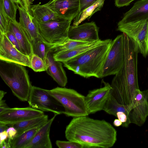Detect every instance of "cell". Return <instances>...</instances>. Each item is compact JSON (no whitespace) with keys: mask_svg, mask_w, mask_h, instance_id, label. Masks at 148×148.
Instances as JSON below:
<instances>
[{"mask_svg":"<svg viewBox=\"0 0 148 148\" xmlns=\"http://www.w3.org/2000/svg\"><path fill=\"white\" fill-rule=\"evenodd\" d=\"M65 134L68 140L80 144L84 148H109L117 140V131L110 123L87 116L73 118Z\"/></svg>","mask_w":148,"mask_h":148,"instance_id":"obj_1","label":"cell"},{"mask_svg":"<svg viewBox=\"0 0 148 148\" xmlns=\"http://www.w3.org/2000/svg\"><path fill=\"white\" fill-rule=\"evenodd\" d=\"M124 38V61L120 71L113 79L111 94L120 104L130 105L133 102L139 90L138 77L137 45L126 34Z\"/></svg>","mask_w":148,"mask_h":148,"instance_id":"obj_2","label":"cell"},{"mask_svg":"<svg viewBox=\"0 0 148 148\" xmlns=\"http://www.w3.org/2000/svg\"><path fill=\"white\" fill-rule=\"evenodd\" d=\"M112 41L105 40L99 45L62 62L64 66L84 78H102L103 68Z\"/></svg>","mask_w":148,"mask_h":148,"instance_id":"obj_3","label":"cell"},{"mask_svg":"<svg viewBox=\"0 0 148 148\" xmlns=\"http://www.w3.org/2000/svg\"><path fill=\"white\" fill-rule=\"evenodd\" d=\"M25 66L0 60V75L13 95L27 101L32 86Z\"/></svg>","mask_w":148,"mask_h":148,"instance_id":"obj_4","label":"cell"},{"mask_svg":"<svg viewBox=\"0 0 148 148\" xmlns=\"http://www.w3.org/2000/svg\"><path fill=\"white\" fill-rule=\"evenodd\" d=\"M47 91L62 106L64 109L63 114L66 116L74 118L89 114L85 96L75 90L57 87Z\"/></svg>","mask_w":148,"mask_h":148,"instance_id":"obj_5","label":"cell"},{"mask_svg":"<svg viewBox=\"0 0 148 148\" xmlns=\"http://www.w3.org/2000/svg\"><path fill=\"white\" fill-rule=\"evenodd\" d=\"M40 34L45 42L51 47L64 43L69 39L71 21L58 18L42 23L37 21Z\"/></svg>","mask_w":148,"mask_h":148,"instance_id":"obj_6","label":"cell"},{"mask_svg":"<svg viewBox=\"0 0 148 148\" xmlns=\"http://www.w3.org/2000/svg\"><path fill=\"white\" fill-rule=\"evenodd\" d=\"M116 30L126 34L137 45L139 52L148 56V19L125 23H118Z\"/></svg>","mask_w":148,"mask_h":148,"instance_id":"obj_7","label":"cell"},{"mask_svg":"<svg viewBox=\"0 0 148 148\" xmlns=\"http://www.w3.org/2000/svg\"><path fill=\"white\" fill-rule=\"evenodd\" d=\"M27 102L30 107L43 112H51L57 115L63 114L62 106L47 92L34 86L31 88Z\"/></svg>","mask_w":148,"mask_h":148,"instance_id":"obj_8","label":"cell"},{"mask_svg":"<svg viewBox=\"0 0 148 148\" xmlns=\"http://www.w3.org/2000/svg\"><path fill=\"white\" fill-rule=\"evenodd\" d=\"M124 61L123 34L112 41L103 68L102 78L115 75L121 69Z\"/></svg>","mask_w":148,"mask_h":148,"instance_id":"obj_9","label":"cell"},{"mask_svg":"<svg viewBox=\"0 0 148 148\" xmlns=\"http://www.w3.org/2000/svg\"><path fill=\"white\" fill-rule=\"evenodd\" d=\"M148 90L137 92L128 118L130 123L141 126L148 117Z\"/></svg>","mask_w":148,"mask_h":148,"instance_id":"obj_10","label":"cell"},{"mask_svg":"<svg viewBox=\"0 0 148 148\" xmlns=\"http://www.w3.org/2000/svg\"><path fill=\"white\" fill-rule=\"evenodd\" d=\"M0 60L30 67V58L19 51L5 34H0Z\"/></svg>","mask_w":148,"mask_h":148,"instance_id":"obj_11","label":"cell"},{"mask_svg":"<svg viewBox=\"0 0 148 148\" xmlns=\"http://www.w3.org/2000/svg\"><path fill=\"white\" fill-rule=\"evenodd\" d=\"M103 87L89 90L85 96L86 105L89 114L103 110L111 93L112 87L108 83L103 81Z\"/></svg>","mask_w":148,"mask_h":148,"instance_id":"obj_12","label":"cell"},{"mask_svg":"<svg viewBox=\"0 0 148 148\" xmlns=\"http://www.w3.org/2000/svg\"><path fill=\"white\" fill-rule=\"evenodd\" d=\"M44 114L43 112L30 107L12 108L9 107L0 113V122L9 125Z\"/></svg>","mask_w":148,"mask_h":148,"instance_id":"obj_13","label":"cell"},{"mask_svg":"<svg viewBox=\"0 0 148 148\" xmlns=\"http://www.w3.org/2000/svg\"><path fill=\"white\" fill-rule=\"evenodd\" d=\"M99 27L92 21L77 26H71L68 32L69 39L87 43L100 40L99 35Z\"/></svg>","mask_w":148,"mask_h":148,"instance_id":"obj_14","label":"cell"},{"mask_svg":"<svg viewBox=\"0 0 148 148\" xmlns=\"http://www.w3.org/2000/svg\"><path fill=\"white\" fill-rule=\"evenodd\" d=\"M45 4L60 18L71 21L79 12V0H51Z\"/></svg>","mask_w":148,"mask_h":148,"instance_id":"obj_15","label":"cell"},{"mask_svg":"<svg viewBox=\"0 0 148 148\" xmlns=\"http://www.w3.org/2000/svg\"><path fill=\"white\" fill-rule=\"evenodd\" d=\"M16 5L20 15L19 22L25 31L32 45L40 40L44 41L40 34L37 20L23 7Z\"/></svg>","mask_w":148,"mask_h":148,"instance_id":"obj_16","label":"cell"},{"mask_svg":"<svg viewBox=\"0 0 148 148\" xmlns=\"http://www.w3.org/2000/svg\"><path fill=\"white\" fill-rule=\"evenodd\" d=\"M57 114L54 116L43 124L37 131L31 141L25 148H52L50 138L51 124Z\"/></svg>","mask_w":148,"mask_h":148,"instance_id":"obj_17","label":"cell"},{"mask_svg":"<svg viewBox=\"0 0 148 148\" xmlns=\"http://www.w3.org/2000/svg\"><path fill=\"white\" fill-rule=\"evenodd\" d=\"M54 53L51 49L47 54L46 62L48 68L46 71L59 85L64 87L68 82L66 73L61 62L54 60Z\"/></svg>","mask_w":148,"mask_h":148,"instance_id":"obj_18","label":"cell"},{"mask_svg":"<svg viewBox=\"0 0 148 148\" xmlns=\"http://www.w3.org/2000/svg\"><path fill=\"white\" fill-rule=\"evenodd\" d=\"M148 19V0H140L125 13L118 23H125Z\"/></svg>","mask_w":148,"mask_h":148,"instance_id":"obj_19","label":"cell"},{"mask_svg":"<svg viewBox=\"0 0 148 148\" xmlns=\"http://www.w3.org/2000/svg\"><path fill=\"white\" fill-rule=\"evenodd\" d=\"M8 31L12 32L18 40L22 53L31 59L33 54L32 44L19 22L10 20Z\"/></svg>","mask_w":148,"mask_h":148,"instance_id":"obj_20","label":"cell"},{"mask_svg":"<svg viewBox=\"0 0 148 148\" xmlns=\"http://www.w3.org/2000/svg\"><path fill=\"white\" fill-rule=\"evenodd\" d=\"M104 41L105 40H100L99 41L89 43L71 50L57 53L54 52L53 58L55 60L62 63L99 45Z\"/></svg>","mask_w":148,"mask_h":148,"instance_id":"obj_21","label":"cell"},{"mask_svg":"<svg viewBox=\"0 0 148 148\" xmlns=\"http://www.w3.org/2000/svg\"><path fill=\"white\" fill-rule=\"evenodd\" d=\"M40 3L30 5V10L33 16L38 21L45 23L60 18L57 14L46 4L40 5Z\"/></svg>","mask_w":148,"mask_h":148,"instance_id":"obj_22","label":"cell"},{"mask_svg":"<svg viewBox=\"0 0 148 148\" xmlns=\"http://www.w3.org/2000/svg\"><path fill=\"white\" fill-rule=\"evenodd\" d=\"M48 120V116L44 114L41 116L8 125L14 127L17 130V135H18L25 131L46 123Z\"/></svg>","mask_w":148,"mask_h":148,"instance_id":"obj_23","label":"cell"},{"mask_svg":"<svg viewBox=\"0 0 148 148\" xmlns=\"http://www.w3.org/2000/svg\"><path fill=\"white\" fill-rule=\"evenodd\" d=\"M43 124L27 130L17 135L11 141V148H25L26 145L31 141L37 131Z\"/></svg>","mask_w":148,"mask_h":148,"instance_id":"obj_24","label":"cell"},{"mask_svg":"<svg viewBox=\"0 0 148 148\" xmlns=\"http://www.w3.org/2000/svg\"><path fill=\"white\" fill-rule=\"evenodd\" d=\"M131 108V104L125 105L119 103L111 93L104 106L103 110L107 113L115 116L116 113L118 112H123L128 116Z\"/></svg>","mask_w":148,"mask_h":148,"instance_id":"obj_25","label":"cell"},{"mask_svg":"<svg viewBox=\"0 0 148 148\" xmlns=\"http://www.w3.org/2000/svg\"><path fill=\"white\" fill-rule=\"evenodd\" d=\"M105 0H98L84 10L76 18L74 19L73 26H77L86 19L89 20L97 12L103 7Z\"/></svg>","mask_w":148,"mask_h":148,"instance_id":"obj_26","label":"cell"},{"mask_svg":"<svg viewBox=\"0 0 148 148\" xmlns=\"http://www.w3.org/2000/svg\"><path fill=\"white\" fill-rule=\"evenodd\" d=\"M89 43H90L69 39L67 41L64 43L51 47V49L53 50L54 53L59 52L71 50Z\"/></svg>","mask_w":148,"mask_h":148,"instance_id":"obj_27","label":"cell"},{"mask_svg":"<svg viewBox=\"0 0 148 148\" xmlns=\"http://www.w3.org/2000/svg\"><path fill=\"white\" fill-rule=\"evenodd\" d=\"M33 54L38 56L46 62L47 54L51 50V46L40 40L34 43L32 45Z\"/></svg>","mask_w":148,"mask_h":148,"instance_id":"obj_28","label":"cell"},{"mask_svg":"<svg viewBox=\"0 0 148 148\" xmlns=\"http://www.w3.org/2000/svg\"><path fill=\"white\" fill-rule=\"evenodd\" d=\"M30 68L35 72H40L46 71L48 66L42 59L33 54L31 59Z\"/></svg>","mask_w":148,"mask_h":148,"instance_id":"obj_29","label":"cell"},{"mask_svg":"<svg viewBox=\"0 0 148 148\" xmlns=\"http://www.w3.org/2000/svg\"><path fill=\"white\" fill-rule=\"evenodd\" d=\"M10 18L6 13L4 8L2 0H0V34H6L8 31Z\"/></svg>","mask_w":148,"mask_h":148,"instance_id":"obj_30","label":"cell"},{"mask_svg":"<svg viewBox=\"0 0 148 148\" xmlns=\"http://www.w3.org/2000/svg\"><path fill=\"white\" fill-rule=\"evenodd\" d=\"M4 10L10 18L13 21H16V15L18 9L16 4L12 0H2Z\"/></svg>","mask_w":148,"mask_h":148,"instance_id":"obj_31","label":"cell"},{"mask_svg":"<svg viewBox=\"0 0 148 148\" xmlns=\"http://www.w3.org/2000/svg\"><path fill=\"white\" fill-rule=\"evenodd\" d=\"M56 144L59 148H84L83 146L81 144L70 140H57Z\"/></svg>","mask_w":148,"mask_h":148,"instance_id":"obj_32","label":"cell"},{"mask_svg":"<svg viewBox=\"0 0 148 148\" xmlns=\"http://www.w3.org/2000/svg\"><path fill=\"white\" fill-rule=\"evenodd\" d=\"M116 117L122 123L121 126L123 127H127L130 124L128 116L123 112H117Z\"/></svg>","mask_w":148,"mask_h":148,"instance_id":"obj_33","label":"cell"},{"mask_svg":"<svg viewBox=\"0 0 148 148\" xmlns=\"http://www.w3.org/2000/svg\"><path fill=\"white\" fill-rule=\"evenodd\" d=\"M5 34L10 42L19 51L23 53L18 40L14 35L12 32L8 31Z\"/></svg>","mask_w":148,"mask_h":148,"instance_id":"obj_34","label":"cell"},{"mask_svg":"<svg viewBox=\"0 0 148 148\" xmlns=\"http://www.w3.org/2000/svg\"><path fill=\"white\" fill-rule=\"evenodd\" d=\"M98 0H79L80 7L78 15L75 18H77L82 11L86 8L95 3Z\"/></svg>","mask_w":148,"mask_h":148,"instance_id":"obj_35","label":"cell"},{"mask_svg":"<svg viewBox=\"0 0 148 148\" xmlns=\"http://www.w3.org/2000/svg\"><path fill=\"white\" fill-rule=\"evenodd\" d=\"M135 0H115L114 4L115 6L119 8L127 6Z\"/></svg>","mask_w":148,"mask_h":148,"instance_id":"obj_36","label":"cell"},{"mask_svg":"<svg viewBox=\"0 0 148 148\" xmlns=\"http://www.w3.org/2000/svg\"><path fill=\"white\" fill-rule=\"evenodd\" d=\"M6 131L8 134V138L11 140L17 135V130L13 127L10 126L7 129Z\"/></svg>","mask_w":148,"mask_h":148,"instance_id":"obj_37","label":"cell"},{"mask_svg":"<svg viewBox=\"0 0 148 148\" xmlns=\"http://www.w3.org/2000/svg\"><path fill=\"white\" fill-rule=\"evenodd\" d=\"M11 140L7 138L5 140L0 144V148H11Z\"/></svg>","mask_w":148,"mask_h":148,"instance_id":"obj_38","label":"cell"},{"mask_svg":"<svg viewBox=\"0 0 148 148\" xmlns=\"http://www.w3.org/2000/svg\"><path fill=\"white\" fill-rule=\"evenodd\" d=\"M8 138V134L6 130L0 133V144Z\"/></svg>","mask_w":148,"mask_h":148,"instance_id":"obj_39","label":"cell"},{"mask_svg":"<svg viewBox=\"0 0 148 148\" xmlns=\"http://www.w3.org/2000/svg\"><path fill=\"white\" fill-rule=\"evenodd\" d=\"M9 108L5 102V100L2 99L0 100V113L5 109Z\"/></svg>","mask_w":148,"mask_h":148,"instance_id":"obj_40","label":"cell"},{"mask_svg":"<svg viewBox=\"0 0 148 148\" xmlns=\"http://www.w3.org/2000/svg\"><path fill=\"white\" fill-rule=\"evenodd\" d=\"M24 7L25 10L29 13L30 11V5L29 0H23Z\"/></svg>","mask_w":148,"mask_h":148,"instance_id":"obj_41","label":"cell"},{"mask_svg":"<svg viewBox=\"0 0 148 148\" xmlns=\"http://www.w3.org/2000/svg\"><path fill=\"white\" fill-rule=\"evenodd\" d=\"M8 125L5 123L0 122V133L6 130L8 127Z\"/></svg>","mask_w":148,"mask_h":148,"instance_id":"obj_42","label":"cell"},{"mask_svg":"<svg viewBox=\"0 0 148 148\" xmlns=\"http://www.w3.org/2000/svg\"><path fill=\"white\" fill-rule=\"evenodd\" d=\"M113 124L116 127H118L122 125V123L118 119H116L114 120Z\"/></svg>","mask_w":148,"mask_h":148,"instance_id":"obj_43","label":"cell"},{"mask_svg":"<svg viewBox=\"0 0 148 148\" xmlns=\"http://www.w3.org/2000/svg\"><path fill=\"white\" fill-rule=\"evenodd\" d=\"M16 4L24 7L23 0H12Z\"/></svg>","mask_w":148,"mask_h":148,"instance_id":"obj_44","label":"cell"},{"mask_svg":"<svg viewBox=\"0 0 148 148\" xmlns=\"http://www.w3.org/2000/svg\"><path fill=\"white\" fill-rule=\"evenodd\" d=\"M6 93V92L3 90H1L0 91V100L3 99V97Z\"/></svg>","mask_w":148,"mask_h":148,"instance_id":"obj_45","label":"cell"},{"mask_svg":"<svg viewBox=\"0 0 148 148\" xmlns=\"http://www.w3.org/2000/svg\"><path fill=\"white\" fill-rule=\"evenodd\" d=\"M34 0H29V2L30 4H32V2L34 1Z\"/></svg>","mask_w":148,"mask_h":148,"instance_id":"obj_46","label":"cell"},{"mask_svg":"<svg viewBox=\"0 0 148 148\" xmlns=\"http://www.w3.org/2000/svg\"><path fill=\"white\" fill-rule=\"evenodd\" d=\"M147 71H148V68L147 69Z\"/></svg>","mask_w":148,"mask_h":148,"instance_id":"obj_47","label":"cell"}]
</instances>
